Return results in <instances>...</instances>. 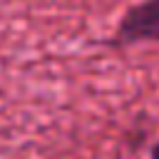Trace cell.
<instances>
[{
  "label": "cell",
  "instance_id": "cell-1",
  "mask_svg": "<svg viewBox=\"0 0 159 159\" xmlns=\"http://www.w3.org/2000/svg\"><path fill=\"white\" fill-rule=\"evenodd\" d=\"M119 42H139V40H159V0H144L132 7L117 32Z\"/></svg>",
  "mask_w": 159,
  "mask_h": 159
},
{
  "label": "cell",
  "instance_id": "cell-2",
  "mask_svg": "<svg viewBox=\"0 0 159 159\" xmlns=\"http://www.w3.org/2000/svg\"><path fill=\"white\" fill-rule=\"evenodd\" d=\"M152 159H159V144L154 147V152H152Z\"/></svg>",
  "mask_w": 159,
  "mask_h": 159
}]
</instances>
